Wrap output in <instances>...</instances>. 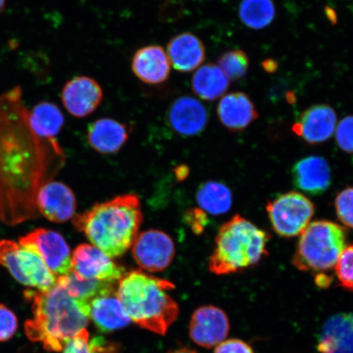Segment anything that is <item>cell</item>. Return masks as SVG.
Instances as JSON below:
<instances>
[{"label": "cell", "mask_w": 353, "mask_h": 353, "mask_svg": "<svg viewBox=\"0 0 353 353\" xmlns=\"http://www.w3.org/2000/svg\"><path fill=\"white\" fill-rule=\"evenodd\" d=\"M25 297L32 303L33 319L26 322V334L41 342L48 352H59L85 330L88 308L57 283L47 290H26Z\"/></svg>", "instance_id": "cell-1"}, {"label": "cell", "mask_w": 353, "mask_h": 353, "mask_svg": "<svg viewBox=\"0 0 353 353\" xmlns=\"http://www.w3.org/2000/svg\"><path fill=\"white\" fill-rule=\"evenodd\" d=\"M143 216L138 196H119L73 219L74 227L110 258L120 257L139 236Z\"/></svg>", "instance_id": "cell-2"}, {"label": "cell", "mask_w": 353, "mask_h": 353, "mask_svg": "<svg viewBox=\"0 0 353 353\" xmlns=\"http://www.w3.org/2000/svg\"><path fill=\"white\" fill-rule=\"evenodd\" d=\"M175 286L141 271L119 281L117 296L130 320L152 332L164 335L179 316V306L168 291Z\"/></svg>", "instance_id": "cell-3"}, {"label": "cell", "mask_w": 353, "mask_h": 353, "mask_svg": "<svg viewBox=\"0 0 353 353\" xmlns=\"http://www.w3.org/2000/svg\"><path fill=\"white\" fill-rule=\"evenodd\" d=\"M271 236L250 221L236 214L225 223L216 236L210 258V271L229 275L257 265L268 255Z\"/></svg>", "instance_id": "cell-4"}, {"label": "cell", "mask_w": 353, "mask_h": 353, "mask_svg": "<svg viewBox=\"0 0 353 353\" xmlns=\"http://www.w3.org/2000/svg\"><path fill=\"white\" fill-rule=\"evenodd\" d=\"M346 231L327 220L315 221L300 236L293 257L294 266L299 271H330L346 248Z\"/></svg>", "instance_id": "cell-5"}, {"label": "cell", "mask_w": 353, "mask_h": 353, "mask_svg": "<svg viewBox=\"0 0 353 353\" xmlns=\"http://www.w3.org/2000/svg\"><path fill=\"white\" fill-rule=\"evenodd\" d=\"M0 264L17 282L29 288L43 291L56 284V277L32 246L0 241Z\"/></svg>", "instance_id": "cell-6"}, {"label": "cell", "mask_w": 353, "mask_h": 353, "mask_svg": "<svg viewBox=\"0 0 353 353\" xmlns=\"http://www.w3.org/2000/svg\"><path fill=\"white\" fill-rule=\"evenodd\" d=\"M266 210L277 235L291 238L300 235L308 226L315 207L303 194L290 192L269 201Z\"/></svg>", "instance_id": "cell-7"}, {"label": "cell", "mask_w": 353, "mask_h": 353, "mask_svg": "<svg viewBox=\"0 0 353 353\" xmlns=\"http://www.w3.org/2000/svg\"><path fill=\"white\" fill-rule=\"evenodd\" d=\"M20 244L32 246L41 256L46 266L56 278L72 270L70 247L60 233L38 228L19 239Z\"/></svg>", "instance_id": "cell-8"}, {"label": "cell", "mask_w": 353, "mask_h": 353, "mask_svg": "<svg viewBox=\"0 0 353 353\" xmlns=\"http://www.w3.org/2000/svg\"><path fill=\"white\" fill-rule=\"evenodd\" d=\"M132 255L140 268L152 272L165 270L175 255V246L171 237L160 230L139 234L132 245Z\"/></svg>", "instance_id": "cell-9"}, {"label": "cell", "mask_w": 353, "mask_h": 353, "mask_svg": "<svg viewBox=\"0 0 353 353\" xmlns=\"http://www.w3.org/2000/svg\"><path fill=\"white\" fill-rule=\"evenodd\" d=\"M72 271L81 279L117 282L125 274V268L92 245L77 247L72 254Z\"/></svg>", "instance_id": "cell-10"}, {"label": "cell", "mask_w": 353, "mask_h": 353, "mask_svg": "<svg viewBox=\"0 0 353 353\" xmlns=\"http://www.w3.org/2000/svg\"><path fill=\"white\" fill-rule=\"evenodd\" d=\"M103 99V90L98 82L91 77H74L61 91V101L72 117L85 118L94 113Z\"/></svg>", "instance_id": "cell-11"}, {"label": "cell", "mask_w": 353, "mask_h": 353, "mask_svg": "<svg viewBox=\"0 0 353 353\" xmlns=\"http://www.w3.org/2000/svg\"><path fill=\"white\" fill-rule=\"evenodd\" d=\"M229 330L228 317L222 309L204 306L193 313L190 323V337L197 345L211 348L223 342Z\"/></svg>", "instance_id": "cell-12"}, {"label": "cell", "mask_w": 353, "mask_h": 353, "mask_svg": "<svg viewBox=\"0 0 353 353\" xmlns=\"http://www.w3.org/2000/svg\"><path fill=\"white\" fill-rule=\"evenodd\" d=\"M39 213L51 222L63 223L74 217L77 210L74 194L61 182L43 185L35 196Z\"/></svg>", "instance_id": "cell-13"}, {"label": "cell", "mask_w": 353, "mask_h": 353, "mask_svg": "<svg viewBox=\"0 0 353 353\" xmlns=\"http://www.w3.org/2000/svg\"><path fill=\"white\" fill-rule=\"evenodd\" d=\"M337 126L335 110L326 104L312 105L300 114L292 130L309 144L323 143L333 136Z\"/></svg>", "instance_id": "cell-14"}, {"label": "cell", "mask_w": 353, "mask_h": 353, "mask_svg": "<svg viewBox=\"0 0 353 353\" xmlns=\"http://www.w3.org/2000/svg\"><path fill=\"white\" fill-rule=\"evenodd\" d=\"M172 130L183 137L196 136L205 129L209 121L208 110L200 101L190 96L175 99L167 112Z\"/></svg>", "instance_id": "cell-15"}, {"label": "cell", "mask_w": 353, "mask_h": 353, "mask_svg": "<svg viewBox=\"0 0 353 353\" xmlns=\"http://www.w3.org/2000/svg\"><path fill=\"white\" fill-rule=\"evenodd\" d=\"M132 72L141 81L157 85L170 77L171 63L166 51L159 46H148L139 48L132 56Z\"/></svg>", "instance_id": "cell-16"}, {"label": "cell", "mask_w": 353, "mask_h": 353, "mask_svg": "<svg viewBox=\"0 0 353 353\" xmlns=\"http://www.w3.org/2000/svg\"><path fill=\"white\" fill-rule=\"evenodd\" d=\"M294 186L312 196H319L331 184V171L328 162L321 157L302 159L292 169Z\"/></svg>", "instance_id": "cell-17"}, {"label": "cell", "mask_w": 353, "mask_h": 353, "mask_svg": "<svg viewBox=\"0 0 353 353\" xmlns=\"http://www.w3.org/2000/svg\"><path fill=\"white\" fill-rule=\"evenodd\" d=\"M217 113L219 121L229 131L240 132L259 118V113L250 97L244 92H232L222 97Z\"/></svg>", "instance_id": "cell-18"}, {"label": "cell", "mask_w": 353, "mask_h": 353, "mask_svg": "<svg viewBox=\"0 0 353 353\" xmlns=\"http://www.w3.org/2000/svg\"><path fill=\"white\" fill-rule=\"evenodd\" d=\"M166 52L171 65L183 73L197 70L205 59L204 43L196 35L189 32L172 38L168 43Z\"/></svg>", "instance_id": "cell-19"}, {"label": "cell", "mask_w": 353, "mask_h": 353, "mask_svg": "<svg viewBox=\"0 0 353 353\" xmlns=\"http://www.w3.org/2000/svg\"><path fill=\"white\" fill-rule=\"evenodd\" d=\"M317 350L321 353H353L352 313H339L325 322Z\"/></svg>", "instance_id": "cell-20"}, {"label": "cell", "mask_w": 353, "mask_h": 353, "mask_svg": "<svg viewBox=\"0 0 353 353\" xmlns=\"http://www.w3.org/2000/svg\"><path fill=\"white\" fill-rule=\"evenodd\" d=\"M130 129L125 123L110 118H101L88 128V142L101 154L120 151L129 139Z\"/></svg>", "instance_id": "cell-21"}, {"label": "cell", "mask_w": 353, "mask_h": 353, "mask_svg": "<svg viewBox=\"0 0 353 353\" xmlns=\"http://www.w3.org/2000/svg\"><path fill=\"white\" fill-rule=\"evenodd\" d=\"M87 306L90 319L101 332H112L130 324V319L118 299L116 291L92 299Z\"/></svg>", "instance_id": "cell-22"}, {"label": "cell", "mask_w": 353, "mask_h": 353, "mask_svg": "<svg viewBox=\"0 0 353 353\" xmlns=\"http://www.w3.org/2000/svg\"><path fill=\"white\" fill-rule=\"evenodd\" d=\"M229 82L218 65L210 63L200 66L196 70L192 79V88L198 98L212 101L224 96Z\"/></svg>", "instance_id": "cell-23"}, {"label": "cell", "mask_w": 353, "mask_h": 353, "mask_svg": "<svg viewBox=\"0 0 353 353\" xmlns=\"http://www.w3.org/2000/svg\"><path fill=\"white\" fill-rule=\"evenodd\" d=\"M56 283L63 287L70 296L85 305L101 294L116 291V282L81 279L72 271L68 275L56 278Z\"/></svg>", "instance_id": "cell-24"}, {"label": "cell", "mask_w": 353, "mask_h": 353, "mask_svg": "<svg viewBox=\"0 0 353 353\" xmlns=\"http://www.w3.org/2000/svg\"><path fill=\"white\" fill-rule=\"evenodd\" d=\"M30 122L35 132L43 139H54L64 125L65 119L59 107L41 101L30 110Z\"/></svg>", "instance_id": "cell-25"}, {"label": "cell", "mask_w": 353, "mask_h": 353, "mask_svg": "<svg viewBox=\"0 0 353 353\" xmlns=\"http://www.w3.org/2000/svg\"><path fill=\"white\" fill-rule=\"evenodd\" d=\"M196 200L202 210L212 215H221L230 210L232 194L226 185L210 181L198 188Z\"/></svg>", "instance_id": "cell-26"}, {"label": "cell", "mask_w": 353, "mask_h": 353, "mask_svg": "<svg viewBox=\"0 0 353 353\" xmlns=\"http://www.w3.org/2000/svg\"><path fill=\"white\" fill-rule=\"evenodd\" d=\"M239 15L247 28L261 30L274 20L275 4L272 0H242Z\"/></svg>", "instance_id": "cell-27"}, {"label": "cell", "mask_w": 353, "mask_h": 353, "mask_svg": "<svg viewBox=\"0 0 353 353\" xmlns=\"http://www.w3.org/2000/svg\"><path fill=\"white\" fill-rule=\"evenodd\" d=\"M218 66L229 81L244 77L250 68V59L244 51L230 50L219 57Z\"/></svg>", "instance_id": "cell-28"}, {"label": "cell", "mask_w": 353, "mask_h": 353, "mask_svg": "<svg viewBox=\"0 0 353 353\" xmlns=\"http://www.w3.org/2000/svg\"><path fill=\"white\" fill-rule=\"evenodd\" d=\"M334 268L339 284L343 289L353 291V244L343 250Z\"/></svg>", "instance_id": "cell-29"}, {"label": "cell", "mask_w": 353, "mask_h": 353, "mask_svg": "<svg viewBox=\"0 0 353 353\" xmlns=\"http://www.w3.org/2000/svg\"><path fill=\"white\" fill-rule=\"evenodd\" d=\"M334 206L339 220L344 226L353 229V187L338 194Z\"/></svg>", "instance_id": "cell-30"}, {"label": "cell", "mask_w": 353, "mask_h": 353, "mask_svg": "<svg viewBox=\"0 0 353 353\" xmlns=\"http://www.w3.org/2000/svg\"><path fill=\"white\" fill-rule=\"evenodd\" d=\"M19 329V319L14 312L0 303V343L7 342L14 336Z\"/></svg>", "instance_id": "cell-31"}, {"label": "cell", "mask_w": 353, "mask_h": 353, "mask_svg": "<svg viewBox=\"0 0 353 353\" xmlns=\"http://www.w3.org/2000/svg\"><path fill=\"white\" fill-rule=\"evenodd\" d=\"M335 139L342 150L353 154V116L344 117L335 129Z\"/></svg>", "instance_id": "cell-32"}, {"label": "cell", "mask_w": 353, "mask_h": 353, "mask_svg": "<svg viewBox=\"0 0 353 353\" xmlns=\"http://www.w3.org/2000/svg\"><path fill=\"white\" fill-rule=\"evenodd\" d=\"M63 353H97L91 350L86 329L83 330L77 337L66 344Z\"/></svg>", "instance_id": "cell-33"}, {"label": "cell", "mask_w": 353, "mask_h": 353, "mask_svg": "<svg viewBox=\"0 0 353 353\" xmlns=\"http://www.w3.org/2000/svg\"><path fill=\"white\" fill-rule=\"evenodd\" d=\"M185 219L196 234L202 233L209 222L205 212L201 209H193L188 211L185 215Z\"/></svg>", "instance_id": "cell-34"}, {"label": "cell", "mask_w": 353, "mask_h": 353, "mask_svg": "<svg viewBox=\"0 0 353 353\" xmlns=\"http://www.w3.org/2000/svg\"><path fill=\"white\" fill-rule=\"evenodd\" d=\"M214 353H254L252 348L240 339H229L219 344Z\"/></svg>", "instance_id": "cell-35"}, {"label": "cell", "mask_w": 353, "mask_h": 353, "mask_svg": "<svg viewBox=\"0 0 353 353\" xmlns=\"http://www.w3.org/2000/svg\"><path fill=\"white\" fill-rule=\"evenodd\" d=\"M315 281L316 284L321 287V288H326V287L330 285L332 279L330 276L325 275L324 273H321V274L316 276Z\"/></svg>", "instance_id": "cell-36"}, {"label": "cell", "mask_w": 353, "mask_h": 353, "mask_svg": "<svg viewBox=\"0 0 353 353\" xmlns=\"http://www.w3.org/2000/svg\"><path fill=\"white\" fill-rule=\"evenodd\" d=\"M263 66L265 70L269 73L275 72L277 68L278 64L276 61L272 59H268L263 61Z\"/></svg>", "instance_id": "cell-37"}, {"label": "cell", "mask_w": 353, "mask_h": 353, "mask_svg": "<svg viewBox=\"0 0 353 353\" xmlns=\"http://www.w3.org/2000/svg\"><path fill=\"white\" fill-rule=\"evenodd\" d=\"M170 353H197L195 351L188 350V348H181V350L172 352Z\"/></svg>", "instance_id": "cell-38"}, {"label": "cell", "mask_w": 353, "mask_h": 353, "mask_svg": "<svg viewBox=\"0 0 353 353\" xmlns=\"http://www.w3.org/2000/svg\"><path fill=\"white\" fill-rule=\"evenodd\" d=\"M6 1L7 0H0V12L6 8Z\"/></svg>", "instance_id": "cell-39"}]
</instances>
